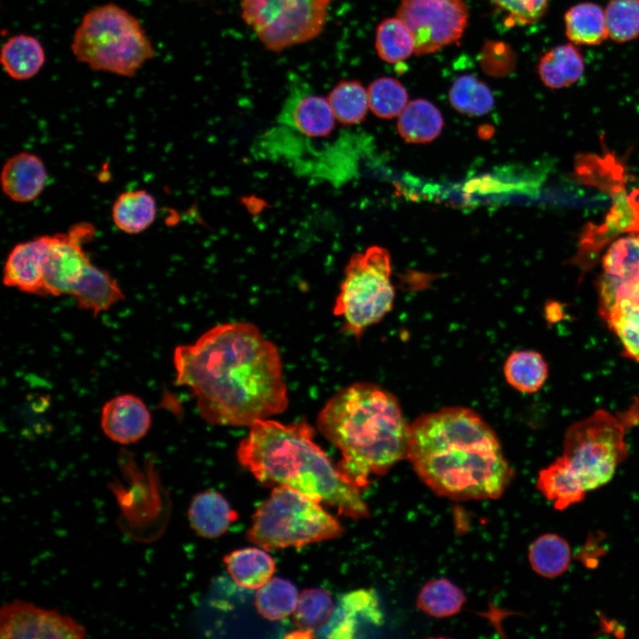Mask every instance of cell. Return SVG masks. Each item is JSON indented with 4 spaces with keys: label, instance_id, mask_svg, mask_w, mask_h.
Masks as SVG:
<instances>
[{
    "label": "cell",
    "instance_id": "cell-1",
    "mask_svg": "<svg viewBox=\"0 0 639 639\" xmlns=\"http://www.w3.org/2000/svg\"><path fill=\"white\" fill-rule=\"evenodd\" d=\"M176 384L191 389L212 425L248 426L283 412L288 390L278 348L255 325H217L173 354Z\"/></svg>",
    "mask_w": 639,
    "mask_h": 639
},
{
    "label": "cell",
    "instance_id": "cell-2",
    "mask_svg": "<svg viewBox=\"0 0 639 639\" xmlns=\"http://www.w3.org/2000/svg\"><path fill=\"white\" fill-rule=\"evenodd\" d=\"M406 458L433 492L457 501L496 499L513 477L495 432L463 406L418 417L410 425Z\"/></svg>",
    "mask_w": 639,
    "mask_h": 639
},
{
    "label": "cell",
    "instance_id": "cell-3",
    "mask_svg": "<svg viewBox=\"0 0 639 639\" xmlns=\"http://www.w3.org/2000/svg\"><path fill=\"white\" fill-rule=\"evenodd\" d=\"M317 426L341 452L339 473L359 490L407 457L410 425L397 398L376 384L357 383L337 391Z\"/></svg>",
    "mask_w": 639,
    "mask_h": 639
},
{
    "label": "cell",
    "instance_id": "cell-4",
    "mask_svg": "<svg viewBox=\"0 0 639 639\" xmlns=\"http://www.w3.org/2000/svg\"><path fill=\"white\" fill-rule=\"evenodd\" d=\"M314 435L306 421L259 420L240 442L237 458L263 485L291 488L353 519L367 517L360 490L342 477Z\"/></svg>",
    "mask_w": 639,
    "mask_h": 639
},
{
    "label": "cell",
    "instance_id": "cell-5",
    "mask_svg": "<svg viewBox=\"0 0 639 639\" xmlns=\"http://www.w3.org/2000/svg\"><path fill=\"white\" fill-rule=\"evenodd\" d=\"M77 61L94 71L132 77L154 57L140 21L126 9L105 4L89 10L72 38Z\"/></svg>",
    "mask_w": 639,
    "mask_h": 639
},
{
    "label": "cell",
    "instance_id": "cell-6",
    "mask_svg": "<svg viewBox=\"0 0 639 639\" xmlns=\"http://www.w3.org/2000/svg\"><path fill=\"white\" fill-rule=\"evenodd\" d=\"M340 523L319 502L286 486H276L256 510L248 539L265 550L302 547L339 537Z\"/></svg>",
    "mask_w": 639,
    "mask_h": 639
},
{
    "label": "cell",
    "instance_id": "cell-7",
    "mask_svg": "<svg viewBox=\"0 0 639 639\" xmlns=\"http://www.w3.org/2000/svg\"><path fill=\"white\" fill-rule=\"evenodd\" d=\"M638 422L639 403L620 417L597 410L568 427L563 456L569 461L586 491L611 481L628 454L626 430Z\"/></svg>",
    "mask_w": 639,
    "mask_h": 639
},
{
    "label": "cell",
    "instance_id": "cell-8",
    "mask_svg": "<svg viewBox=\"0 0 639 639\" xmlns=\"http://www.w3.org/2000/svg\"><path fill=\"white\" fill-rule=\"evenodd\" d=\"M390 275V256L382 247H370L351 257L334 308L348 332L358 337L391 311L395 292Z\"/></svg>",
    "mask_w": 639,
    "mask_h": 639
},
{
    "label": "cell",
    "instance_id": "cell-9",
    "mask_svg": "<svg viewBox=\"0 0 639 639\" xmlns=\"http://www.w3.org/2000/svg\"><path fill=\"white\" fill-rule=\"evenodd\" d=\"M331 0H241V16L274 51L307 42L323 29Z\"/></svg>",
    "mask_w": 639,
    "mask_h": 639
},
{
    "label": "cell",
    "instance_id": "cell-10",
    "mask_svg": "<svg viewBox=\"0 0 639 639\" xmlns=\"http://www.w3.org/2000/svg\"><path fill=\"white\" fill-rule=\"evenodd\" d=\"M397 17L412 34L415 55L458 43L468 24L463 0H401Z\"/></svg>",
    "mask_w": 639,
    "mask_h": 639
},
{
    "label": "cell",
    "instance_id": "cell-11",
    "mask_svg": "<svg viewBox=\"0 0 639 639\" xmlns=\"http://www.w3.org/2000/svg\"><path fill=\"white\" fill-rule=\"evenodd\" d=\"M94 234V227L79 223L65 233L48 235L43 277L47 295H70L91 262L83 244Z\"/></svg>",
    "mask_w": 639,
    "mask_h": 639
},
{
    "label": "cell",
    "instance_id": "cell-12",
    "mask_svg": "<svg viewBox=\"0 0 639 639\" xmlns=\"http://www.w3.org/2000/svg\"><path fill=\"white\" fill-rule=\"evenodd\" d=\"M85 628L68 615L22 600H13L0 611V637L83 638Z\"/></svg>",
    "mask_w": 639,
    "mask_h": 639
},
{
    "label": "cell",
    "instance_id": "cell-13",
    "mask_svg": "<svg viewBox=\"0 0 639 639\" xmlns=\"http://www.w3.org/2000/svg\"><path fill=\"white\" fill-rule=\"evenodd\" d=\"M602 266L598 282L600 314L629 296L639 283V232L613 241L604 255Z\"/></svg>",
    "mask_w": 639,
    "mask_h": 639
},
{
    "label": "cell",
    "instance_id": "cell-14",
    "mask_svg": "<svg viewBox=\"0 0 639 639\" xmlns=\"http://www.w3.org/2000/svg\"><path fill=\"white\" fill-rule=\"evenodd\" d=\"M383 613L379 597L372 588H360L343 595L328 621L315 631V636L354 638L364 626H381Z\"/></svg>",
    "mask_w": 639,
    "mask_h": 639
},
{
    "label": "cell",
    "instance_id": "cell-15",
    "mask_svg": "<svg viewBox=\"0 0 639 639\" xmlns=\"http://www.w3.org/2000/svg\"><path fill=\"white\" fill-rule=\"evenodd\" d=\"M152 417L145 402L126 393L109 399L101 409L100 425L114 442L129 445L143 438L151 427Z\"/></svg>",
    "mask_w": 639,
    "mask_h": 639
},
{
    "label": "cell",
    "instance_id": "cell-16",
    "mask_svg": "<svg viewBox=\"0 0 639 639\" xmlns=\"http://www.w3.org/2000/svg\"><path fill=\"white\" fill-rule=\"evenodd\" d=\"M47 242L48 235H42L15 245L4 266V284L28 294L46 296L43 264Z\"/></svg>",
    "mask_w": 639,
    "mask_h": 639
},
{
    "label": "cell",
    "instance_id": "cell-17",
    "mask_svg": "<svg viewBox=\"0 0 639 639\" xmlns=\"http://www.w3.org/2000/svg\"><path fill=\"white\" fill-rule=\"evenodd\" d=\"M46 181L47 171L43 160L29 152L13 154L1 172L3 193L19 203L35 201L43 191Z\"/></svg>",
    "mask_w": 639,
    "mask_h": 639
},
{
    "label": "cell",
    "instance_id": "cell-18",
    "mask_svg": "<svg viewBox=\"0 0 639 639\" xmlns=\"http://www.w3.org/2000/svg\"><path fill=\"white\" fill-rule=\"evenodd\" d=\"M282 115L287 123L312 138L329 135L336 120L327 99L299 91L291 95Z\"/></svg>",
    "mask_w": 639,
    "mask_h": 639
},
{
    "label": "cell",
    "instance_id": "cell-19",
    "mask_svg": "<svg viewBox=\"0 0 639 639\" xmlns=\"http://www.w3.org/2000/svg\"><path fill=\"white\" fill-rule=\"evenodd\" d=\"M536 485L558 510L582 501L587 492L578 474L563 455L540 471Z\"/></svg>",
    "mask_w": 639,
    "mask_h": 639
},
{
    "label": "cell",
    "instance_id": "cell-20",
    "mask_svg": "<svg viewBox=\"0 0 639 639\" xmlns=\"http://www.w3.org/2000/svg\"><path fill=\"white\" fill-rule=\"evenodd\" d=\"M70 296L75 298L80 309L90 311L94 316L107 311L125 298L117 281L106 271L91 262L73 288Z\"/></svg>",
    "mask_w": 639,
    "mask_h": 639
},
{
    "label": "cell",
    "instance_id": "cell-21",
    "mask_svg": "<svg viewBox=\"0 0 639 639\" xmlns=\"http://www.w3.org/2000/svg\"><path fill=\"white\" fill-rule=\"evenodd\" d=\"M187 516L192 529L207 539L224 534L237 518L227 501L212 490L201 492L193 498Z\"/></svg>",
    "mask_w": 639,
    "mask_h": 639
},
{
    "label": "cell",
    "instance_id": "cell-22",
    "mask_svg": "<svg viewBox=\"0 0 639 639\" xmlns=\"http://www.w3.org/2000/svg\"><path fill=\"white\" fill-rule=\"evenodd\" d=\"M585 63L579 50L571 43L556 46L540 59L537 72L541 82L551 89H563L583 75Z\"/></svg>",
    "mask_w": 639,
    "mask_h": 639
},
{
    "label": "cell",
    "instance_id": "cell-23",
    "mask_svg": "<svg viewBox=\"0 0 639 639\" xmlns=\"http://www.w3.org/2000/svg\"><path fill=\"white\" fill-rule=\"evenodd\" d=\"M0 60L6 74L12 79L23 81L36 75L45 62L41 43L28 35H16L3 45Z\"/></svg>",
    "mask_w": 639,
    "mask_h": 639
},
{
    "label": "cell",
    "instance_id": "cell-24",
    "mask_svg": "<svg viewBox=\"0 0 639 639\" xmlns=\"http://www.w3.org/2000/svg\"><path fill=\"white\" fill-rule=\"evenodd\" d=\"M156 213L155 199L144 189L120 193L112 207L114 225L128 234H138L146 231L154 223Z\"/></svg>",
    "mask_w": 639,
    "mask_h": 639
},
{
    "label": "cell",
    "instance_id": "cell-25",
    "mask_svg": "<svg viewBox=\"0 0 639 639\" xmlns=\"http://www.w3.org/2000/svg\"><path fill=\"white\" fill-rule=\"evenodd\" d=\"M443 127L444 119L439 109L423 99L408 102L397 123L399 135L411 143L430 142L440 134Z\"/></svg>",
    "mask_w": 639,
    "mask_h": 639
},
{
    "label": "cell",
    "instance_id": "cell-26",
    "mask_svg": "<svg viewBox=\"0 0 639 639\" xmlns=\"http://www.w3.org/2000/svg\"><path fill=\"white\" fill-rule=\"evenodd\" d=\"M224 561L234 582L249 589L261 588L275 571V563L272 556L257 548L235 550L227 555Z\"/></svg>",
    "mask_w": 639,
    "mask_h": 639
},
{
    "label": "cell",
    "instance_id": "cell-27",
    "mask_svg": "<svg viewBox=\"0 0 639 639\" xmlns=\"http://www.w3.org/2000/svg\"><path fill=\"white\" fill-rule=\"evenodd\" d=\"M507 383L524 393L539 391L548 375V363L535 351L522 350L512 352L505 360L503 367Z\"/></svg>",
    "mask_w": 639,
    "mask_h": 639
},
{
    "label": "cell",
    "instance_id": "cell-28",
    "mask_svg": "<svg viewBox=\"0 0 639 639\" xmlns=\"http://www.w3.org/2000/svg\"><path fill=\"white\" fill-rule=\"evenodd\" d=\"M565 34L573 43L597 45L607 37L604 10L584 2L572 6L564 15Z\"/></svg>",
    "mask_w": 639,
    "mask_h": 639
},
{
    "label": "cell",
    "instance_id": "cell-29",
    "mask_svg": "<svg viewBox=\"0 0 639 639\" xmlns=\"http://www.w3.org/2000/svg\"><path fill=\"white\" fill-rule=\"evenodd\" d=\"M528 559L536 573L546 578H556L569 568L571 548L566 540L561 536L545 533L531 544Z\"/></svg>",
    "mask_w": 639,
    "mask_h": 639
},
{
    "label": "cell",
    "instance_id": "cell-30",
    "mask_svg": "<svg viewBox=\"0 0 639 639\" xmlns=\"http://www.w3.org/2000/svg\"><path fill=\"white\" fill-rule=\"evenodd\" d=\"M601 316L620 341L624 356L639 362V302L619 300Z\"/></svg>",
    "mask_w": 639,
    "mask_h": 639
},
{
    "label": "cell",
    "instance_id": "cell-31",
    "mask_svg": "<svg viewBox=\"0 0 639 639\" xmlns=\"http://www.w3.org/2000/svg\"><path fill=\"white\" fill-rule=\"evenodd\" d=\"M465 599V595L459 587L447 579L440 578L424 584L416 604L427 615L440 619L459 613Z\"/></svg>",
    "mask_w": 639,
    "mask_h": 639
},
{
    "label": "cell",
    "instance_id": "cell-32",
    "mask_svg": "<svg viewBox=\"0 0 639 639\" xmlns=\"http://www.w3.org/2000/svg\"><path fill=\"white\" fill-rule=\"evenodd\" d=\"M448 96L454 109L471 116H480L489 113L494 104L490 88L470 74L457 77L449 90Z\"/></svg>",
    "mask_w": 639,
    "mask_h": 639
},
{
    "label": "cell",
    "instance_id": "cell-33",
    "mask_svg": "<svg viewBox=\"0 0 639 639\" xmlns=\"http://www.w3.org/2000/svg\"><path fill=\"white\" fill-rule=\"evenodd\" d=\"M298 594L290 581L271 578L256 594L257 611L269 620H280L294 613Z\"/></svg>",
    "mask_w": 639,
    "mask_h": 639
},
{
    "label": "cell",
    "instance_id": "cell-34",
    "mask_svg": "<svg viewBox=\"0 0 639 639\" xmlns=\"http://www.w3.org/2000/svg\"><path fill=\"white\" fill-rule=\"evenodd\" d=\"M375 49L381 59L399 63L415 51L414 40L406 25L396 16L383 20L376 28Z\"/></svg>",
    "mask_w": 639,
    "mask_h": 639
},
{
    "label": "cell",
    "instance_id": "cell-35",
    "mask_svg": "<svg viewBox=\"0 0 639 639\" xmlns=\"http://www.w3.org/2000/svg\"><path fill=\"white\" fill-rule=\"evenodd\" d=\"M337 121L356 124L364 120L369 107L368 93L356 80L339 82L327 98Z\"/></svg>",
    "mask_w": 639,
    "mask_h": 639
},
{
    "label": "cell",
    "instance_id": "cell-36",
    "mask_svg": "<svg viewBox=\"0 0 639 639\" xmlns=\"http://www.w3.org/2000/svg\"><path fill=\"white\" fill-rule=\"evenodd\" d=\"M334 609L335 604L327 591L305 589L298 596L294 620L298 628L315 633L328 621Z\"/></svg>",
    "mask_w": 639,
    "mask_h": 639
},
{
    "label": "cell",
    "instance_id": "cell-37",
    "mask_svg": "<svg viewBox=\"0 0 639 639\" xmlns=\"http://www.w3.org/2000/svg\"><path fill=\"white\" fill-rule=\"evenodd\" d=\"M369 108L375 115L390 119L398 116L408 104L404 85L392 77H380L368 87Z\"/></svg>",
    "mask_w": 639,
    "mask_h": 639
},
{
    "label": "cell",
    "instance_id": "cell-38",
    "mask_svg": "<svg viewBox=\"0 0 639 639\" xmlns=\"http://www.w3.org/2000/svg\"><path fill=\"white\" fill-rule=\"evenodd\" d=\"M604 17L612 41L625 43L639 36V0H610Z\"/></svg>",
    "mask_w": 639,
    "mask_h": 639
},
{
    "label": "cell",
    "instance_id": "cell-39",
    "mask_svg": "<svg viewBox=\"0 0 639 639\" xmlns=\"http://www.w3.org/2000/svg\"><path fill=\"white\" fill-rule=\"evenodd\" d=\"M509 14L510 25L525 26L538 21L545 13L548 0H491Z\"/></svg>",
    "mask_w": 639,
    "mask_h": 639
},
{
    "label": "cell",
    "instance_id": "cell-40",
    "mask_svg": "<svg viewBox=\"0 0 639 639\" xmlns=\"http://www.w3.org/2000/svg\"><path fill=\"white\" fill-rule=\"evenodd\" d=\"M633 300H635V301L639 302V285H638V287H637V288H636V290H635V295H634V296H633Z\"/></svg>",
    "mask_w": 639,
    "mask_h": 639
}]
</instances>
